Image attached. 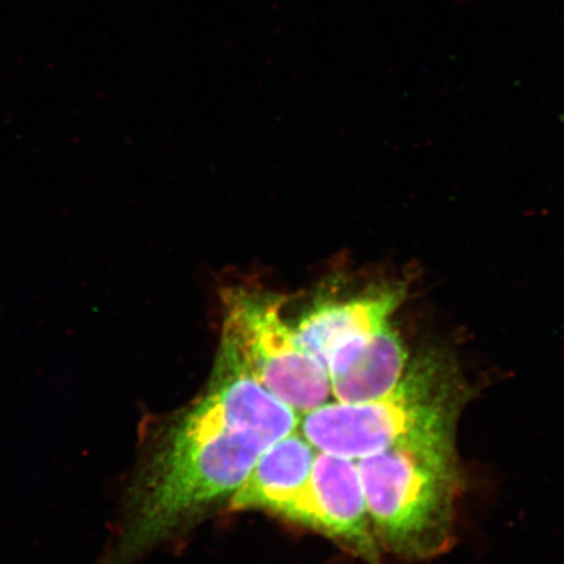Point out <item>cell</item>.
<instances>
[{
    "instance_id": "obj_1",
    "label": "cell",
    "mask_w": 564,
    "mask_h": 564,
    "mask_svg": "<svg viewBox=\"0 0 564 564\" xmlns=\"http://www.w3.org/2000/svg\"><path fill=\"white\" fill-rule=\"evenodd\" d=\"M301 415L259 383L223 329L206 392L162 436L132 491L108 564H124L231 498L264 451L299 429Z\"/></svg>"
},
{
    "instance_id": "obj_2",
    "label": "cell",
    "mask_w": 564,
    "mask_h": 564,
    "mask_svg": "<svg viewBox=\"0 0 564 564\" xmlns=\"http://www.w3.org/2000/svg\"><path fill=\"white\" fill-rule=\"evenodd\" d=\"M453 436L401 444L358 462L379 546L427 560L453 542L460 475Z\"/></svg>"
},
{
    "instance_id": "obj_3",
    "label": "cell",
    "mask_w": 564,
    "mask_h": 564,
    "mask_svg": "<svg viewBox=\"0 0 564 564\" xmlns=\"http://www.w3.org/2000/svg\"><path fill=\"white\" fill-rule=\"evenodd\" d=\"M460 384L440 356L415 359L386 398L323 404L302 415L301 434L321 453L361 460L412 442L453 436Z\"/></svg>"
},
{
    "instance_id": "obj_4",
    "label": "cell",
    "mask_w": 564,
    "mask_h": 564,
    "mask_svg": "<svg viewBox=\"0 0 564 564\" xmlns=\"http://www.w3.org/2000/svg\"><path fill=\"white\" fill-rule=\"evenodd\" d=\"M225 330L241 348L253 376L267 391L300 415L326 404L329 373L302 347L282 315L285 295L250 285L223 292Z\"/></svg>"
},
{
    "instance_id": "obj_5",
    "label": "cell",
    "mask_w": 564,
    "mask_h": 564,
    "mask_svg": "<svg viewBox=\"0 0 564 564\" xmlns=\"http://www.w3.org/2000/svg\"><path fill=\"white\" fill-rule=\"evenodd\" d=\"M404 297L399 284L351 291L343 280L330 279L306 301L292 327L302 347L333 376L391 323Z\"/></svg>"
},
{
    "instance_id": "obj_6",
    "label": "cell",
    "mask_w": 564,
    "mask_h": 564,
    "mask_svg": "<svg viewBox=\"0 0 564 564\" xmlns=\"http://www.w3.org/2000/svg\"><path fill=\"white\" fill-rule=\"evenodd\" d=\"M282 518L327 535L369 564H380L361 477L350 458L316 454L305 489Z\"/></svg>"
},
{
    "instance_id": "obj_7",
    "label": "cell",
    "mask_w": 564,
    "mask_h": 564,
    "mask_svg": "<svg viewBox=\"0 0 564 564\" xmlns=\"http://www.w3.org/2000/svg\"><path fill=\"white\" fill-rule=\"evenodd\" d=\"M315 457L316 449L297 430L274 442L230 498V509L264 510L284 517L305 489Z\"/></svg>"
},
{
    "instance_id": "obj_8",
    "label": "cell",
    "mask_w": 564,
    "mask_h": 564,
    "mask_svg": "<svg viewBox=\"0 0 564 564\" xmlns=\"http://www.w3.org/2000/svg\"><path fill=\"white\" fill-rule=\"evenodd\" d=\"M409 355L392 322L380 328L344 369L329 377L338 403H370L386 398L403 379Z\"/></svg>"
}]
</instances>
